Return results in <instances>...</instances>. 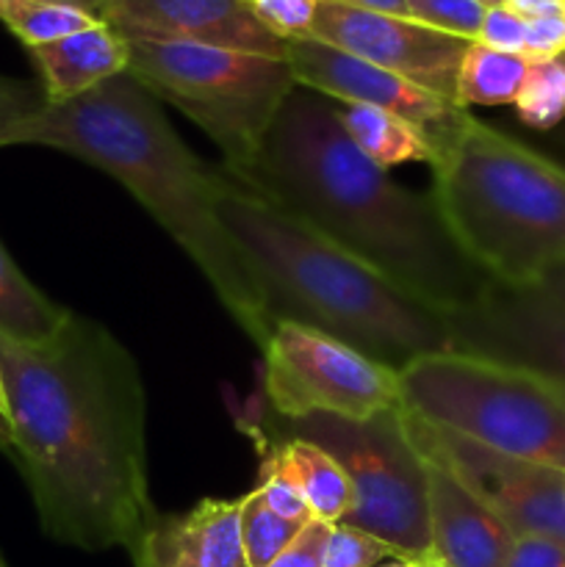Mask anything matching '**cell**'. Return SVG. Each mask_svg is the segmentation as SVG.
<instances>
[{
	"label": "cell",
	"instance_id": "d590c367",
	"mask_svg": "<svg viewBox=\"0 0 565 567\" xmlns=\"http://www.w3.org/2000/svg\"><path fill=\"white\" fill-rule=\"evenodd\" d=\"M0 452L11 457V415H9V399H6L3 385V369H0Z\"/></svg>",
	"mask_w": 565,
	"mask_h": 567
},
{
	"label": "cell",
	"instance_id": "ab89813d",
	"mask_svg": "<svg viewBox=\"0 0 565 567\" xmlns=\"http://www.w3.org/2000/svg\"><path fill=\"white\" fill-rule=\"evenodd\" d=\"M482 6H485V9H493V6H504V0H480Z\"/></svg>",
	"mask_w": 565,
	"mask_h": 567
},
{
	"label": "cell",
	"instance_id": "8d00e7d4",
	"mask_svg": "<svg viewBox=\"0 0 565 567\" xmlns=\"http://www.w3.org/2000/svg\"><path fill=\"white\" fill-rule=\"evenodd\" d=\"M537 288H541V291H546L548 297L557 299V302L565 305V260L563 264L554 266L552 271H546V277L537 282Z\"/></svg>",
	"mask_w": 565,
	"mask_h": 567
},
{
	"label": "cell",
	"instance_id": "4316f807",
	"mask_svg": "<svg viewBox=\"0 0 565 567\" xmlns=\"http://www.w3.org/2000/svg\"><path fill=\"white\" fill-rule=\"evenodd\" d=\"M382 559H399L391 546L347 524H332L325 567H377Z\"/></svg>",
	"mask_w": 565,
	"mask_h": 567
},
{
	"label": "cell",
	"instance_id": "2e32d148",
	"mask_svg": "<svg viewBox=\"0 0 565 567\" xmlns=\"http://www.w3.org/2000/svg\"><path fill=\"white\" fill-rule=\"evenodd\" d=\"M242 498H203L192 509L161 515L133 554L136 567H244Z\"/></svg>",
	"mask_w": 565,
	"mask_h": 567
},
{
	"label": "cell",
	"instance_id": "d6986e66",
	"mask_svg": "<svg viewBox=\"0 0 565 567\" xmlns=\"http://www.w3.org/2000/svg\"><path fill=\"white\" fill-rule=\"evenodd\" d=\"M72 310L44 297L0 244V336L22 347L50 343L70 321Z\"/></svg>",
	"mask_w": 565,
	"mask_h": 567
},
{
	"label": "cell",
	"instance_id": "f1b7e54d",
	"mask_svg": "<svg viewBox=\"0 0 565 567\" xmlns=\"http://www.w3.org/2000/svg\"><path fill=\"white\" fill-rule=\"evenodd\" d=\"M255 491L264 496V502L275 509L277 515L288 520H297V524H308L314 515H310L308 504H305L302 493L294 485V480L282 471L269 468V465H258V485Z\"/></svg>",
	"mask_w": 565,
	"mask_h": 567
},
{
	"label": "cell",
	"instance_id": "8fae6325",
	"mask_svg": "<svg viewBox=\"0 0 565 567\" xmlns=\"http://www.w3.org/2000/svg\"><path fill=\"white\" fill-rule=\"evenodd\" d=\"M452 347L518 365L565 393V305L537 286L487 282L480 297L446 313Z\"/></svg>",
	"mask_w": 565,
	"mask_h": 567
},
{
	"label": "cell",
	"instance_id": "6da1fadb",
	"mask_svg": "<svg viewBox=\"0 0 565 567\" xmlns=\"http://www.w3.org/2000/svg\"><path fill=\"white\" fill-rule=\"evenodd\" d=\"M11 463L50 540L136 554L158 518L147 474V393L120 338L72 313L42 347L0 336Z\"/></svg>",
	"mask_w": 565,
	"mask_h": 567
},
{
	"label": "cell",
	"instance_id": "7402d4cb",
	"mask_svg": "<svg viewBox=\"0 0 565 567\" xmlns=\"http://www.w3.org/2000/svg\"><path fill=\"white\" fill-rule=\"evenodd\" d=\"M0 22L31 50L86 31L105 20L78 0H9Z\"/></svg>",
	"mask_w": 565,
	"mask_h": 567
},
{
	"label": "cell",
	"instance_id": "30bf717a",
	"mask_svg": "<svg viewBox=\"0 0 565 567\" xmlns=\"http://www.w3.org/2000/svg\"><path fill=\"white\" fill-rule=\"evenodd\" d=\"M415 446L438 454L474 496H480L515 535L565 540V471L493 452L408 413Z\"/></svg>",
	"mask_w": 565,
	"mask_h": 567
},
{
	"label": "cell",
	"instance_id": "ba28073f",
	"mask_svg": "<svg viewBox=\"0 0 565 567\" xmlns=\"http://www.w3.org/2000/svg\"><path fill=\"white\" fill-rule=\"evenodd\" d=\"M127 72L205 131L230 172L253 164L282 100L297 86L291 64L271 55L150 39H127Z\"/></svg>",
	"mask_w": 565,
	"mask_h": 567
},
{
	"label": "cell",
	"instance_id": "ffe728a7",
	"mask_svg": "<svg viewBox=\"0 0 565 567\" xmlns=\"http://www.w3.org/2000/svg\"><path fill=\"white\" fill-rule=\"evenodd\" d=\"M336 114L355 147L382 169L410 164V161L432 164L435 158V147L430 138L402 116L352 103H336Z\"/></svg>",
	"mask_w": 565,
	"mask_h": 567
},
{
	"label": "cell",
	"instance_id": "e0dca14e",
	"mask_svg": "<svg viewBox=\"0 0 565 567\" xmlns=\"http://www.w3.org/2000/svg\"><path fill=\"white\" fill-rule=\"evenodd\" d=\"M48 103H66L127 72V39L109 22L28 50Z\"/></svg>",
	"mask_w": 565,
	"mask_h": 567
},
{
	"label": "cell",
	"instance_id": "5bb4252c",
	"mask_svg": "<svg viewBox=\"0 0 565 567\" xmlns=\"http://www.w3.org/2000/svg\"><path fill=\"white\" fill-rule=\"evenodd\" d=\"M100 17L125 39L194 42L286 59L288 42L271 37L247 0H103Z\"/></svg>",
	"mask_w": 565,
	"mask_h": 567
},
{
	"label": "cell",
	"instance_id": "83f0119b",
	"mask_svg": "<svg viewBox=\"0 0 565 567\" xmlns=\"http://www.w3.org/2000/svg\"><path fill=\"white\" fill-rule=\"evenodd\" d=\"M48 105L42 86L33 81H20V78L0 75V147L3 138L14 131L20 122L31 120L37 111Z\"/></svg>",
	"mask_w": 565,
	"mask_h": 567
},
{
	"label": "cell",
	"instance_id": "4dcf8cb0",
	"mask_svg": "<svg viewBox=\"0 0 565 567\" xmlns=\"http://www.w3.org/2000/svg\"><path fill=\"white\" fill-rule=\"evenodd\" d=\"M476 42L485 44V48L502 50V53L524 55L526 20L515 14V11H510L507 6H493V9L485 11Z\"/></svg>",
	"mask_w": 565,
	"mask_h": 567
},
{
	"label": "cell",
	"instance_id": "4fadbf2b",
	"mask_svg": "<svg viewBox=\"0 0 565 567\" xmlns=\"http://www.w3.org/2000/svg\"><path fill=\"white\" fill-rule=\"evenodd\" d=\"M286 61L291 64L299 86L314 89L336 103L371 105V109L402 116L410 125L419 127L435 150L452 136L465 114L460 105L446 103L438 94L319 39L305 37L288 42Z\"/></svg>",
	"mask_w": 565,
	"mask_h": 567
},
{
	"label": "cell",
	"instance_id": "44dd1931",
	"mask_svg": "<svg viewBox=\"0 0 565 567\" xmlns=\"http://www.w3.org/2000/svg\"><path fill=\"white\" fill-rule=\"evenodd\" d=\"M532 61L518 53L485 48L471 42L460 61L458 72V105L460 109H493V105H515Z\"/></svg>",
	"mask_w": 565,
	"mask_h": 567
},
{
	"label": "cell",
	"instance_id": "60d3db41",
	"mask_svg": "<svg viewBox=\"0 0 565 567\" xmlns=\"http://www.w3.org/2000/svg\"><path fill=\"white\" fill-rule=\"evenodd\" d=\"M6 3H9V0H0V14H3V9H6Z\"/></svg>",
	"mask_w": 565,
	"mask_h": 567
},
{
	"label": "cell",
	"instance_id": "e575fe53",
	"mask_svg": "<svg viewBox=\"0 0 565 567\" xmlns=\"http://www.w3.org/2000/svg\"><path fill=\"white\" fill-rule=\"evenodd\" d=\"M330 3L352 6V9H363V11H380V14H393V17H410L408 0H330Z\"/></svg>",
	"mask_w": 565,
	"mask_h": 567
},
{
	"label": "cell",
	"instance_id": "f546056e",
	"mask_svg": "<svg viewBox=\"0 0 565 567\" xmlns=\"http://www.w3.org/2000/svg\"><path fill=\"white\" fill-rule=\"evenodd\" d=\"M330 532L332 524L310 518L297 532V537L277 554V559L269 567H325V551L327 540H330Z\"/></svg>",
	"mask_w": 565,
	"mask_h": 567
},
{
	"label": "cell",
	"instance_id": "7c38bea8",
	"mask_svg": "<svg viewBox=\"0 0 565 567\" xmlns=\"http://www.w3.org/2000/svg\"><path fill=\"white\" fill-rule=\"evenodd\" d=\"M310 39L382 66L446 103L458 105V72L471 42L427 28L410 17L380 14L321 0Z\"/></svg>",
	"mask_w": 565,
	"mask_h": 567
},
{
	"label": "cell",
	"instance_id": "9a60e30c",
	"mask_svg": "<svg viewBox=\"0 0 565 567\" xmlns=\"http://www.w3.org/2000/svg\"><path fill=\"white\" fill-rule=\"evenodd\" d=\"M424 457L432 551L443 567H504L515 532L460 482L438 454Z\"/></svg>",
	"mask_w": 565,
	"mask_h": 567
},
{
	"label": "cell",
	"instance_id": "3957f363",
	"mask_svg": "<svg viewBox=\"0 0 565 567\" xmlns=\"http://www.w3.org/2000/svg\"><path fill=\"white\" fill-rule=\"evenodd\" d=\"M14 144L59 150L122 183L203 271L244 336L264 349L275 324L216 210L219 166H208L186 147L161 100L131 72L66 103H48L3 138V147Z\"/></svg>",
	"mask_w": 565,
	"mask_h": 567
},
{
	"label": "cell",
	"instance_id": "9c48e42d",
	"mask_svg": "<svg viewBox=\"0 0 565 567\" xmlns=\"http://www.w3.org/2000/svg\"><path fill=\"white\" fill-rule=\"evenodd\" d=\"M264 402L288 421H369L399 408L397 371L310 327L277 321L264 343Z\"/></svg>",
	"mask_w": 565,
	"mask_h": 567
},
{
	"label": "cell",
	"instance_id": "52a82bcc",
	"mask_svg": "<svg viewBox=\"0 0 565 567\" xmlns=\"http://www.w3.org/2000/svg\"><path fill=\"white\" fill-rule=\"evenodd\" d=\"M236 421L325 449L355 487V504L341 524L382 540L399 559H435L424 457L410 437L402 404L369 421L332 415L288 421L271 413L266 402H255L249 413H236Z\"/></svg>",
	"mask_w": 565,
	"mask_h": 567
},
{
	"label": "cell",
	"instance_id": "d6a6232c",
	"mask_svg": "<svg viewBox=\"0 0 565 567\" xmlns=\"http://www.w3.org/2000/svg\"><path fill=\"white\" fill-rule=\"evenodd\" d=\"M559 53H565V11L541 20H526L524 59L548 61Z\"/></svg>",
	"mask_w": 565,
	"mask_h": 567
},
{
	"label": "cell",
	"instance_id": "f35d334b",
	"mask_svg": "<svg viewBox=\"0 0 565 567\" xmlns=\"http://www.w3.org/2000/svg\"><path fill=\"white\" fill-rule=\"evenodd\" d=\"M78 3L89 6V9H92V11H97V14H100V9H103V0H78Z\"/></svg>",
	"mask_w": 565,
	"mask_h": 567
},
{
	"label": "cell",
	"instance_id": "484cf974",
	"mask_svg": "<svg viewBox=\"0 0 565 567\" xmlns=\"http://www.w3.org/2000/svg\"><path fill=\"white\" fill-rule=\"evenodd\" d=\"M321 0H247L255 20L282 42L310 37Z\"/></svg>",
	"mask_w": 565,
	"mask_h": 567
},
{
	"label": "cell",
	"instance_id": "74e56055",
	"mask_svg": "<svg viewBox=\"0 0 565 567\" xmlns=\"http://www.w3.org/2000/svg\"><path fill=\"white\" fill-rule=\"evenodd\" d=\"M386 567H443L438 559H397V563Z\"/></svg>",
	"mask_w": 565,
	"mask_h": 567
},
{
	"label": "cell",
	"instance_id": "7a4b0ae2",
	"mask_svg": "<svg viewBox=\"0 0 565 567\" xmlns=\"http://www.w3.org/2000/svg\"><path fill=\"white\" fill-rule=\"evenodd\" d=\"M230 175L443 313L469 308L491 282L458 247L435 199L366 158L336 100L314 89L288 92L253 164Z\"/></svg>",
	"mask_w": 565,
	"mask_h": 567
},
{
	"label": "cell",
	"instance_id": "5b68a950",
	"mask_svg": "<svg viewBox=\"0 0 565 567\" xmlns=\"http://www.w3.org/2000/svg\"><path fill=\"white\" fill-rule=\"evenodd\" d=\"M432 199L493 282L537 286L565 260V166L465 111L432 158Z\"/></svg>",
	"mask_w": 565,
	"mask_h": 567
},
{
	"label": "cell",
	"instance_id": "d4e9b609",
	"mask_svg": "<svg viewBox=\"0 0 565 567\" xmlns=\"http://www.w3.org/2000/svg\"><path fill=\"white\" fill-rule=\"evenodd\" d=\"M485 11L480 0H408L410 20L465 42H476Z\"/></svg>",
	"mask_w": 565,
	"mask_h": 567
},
{
	"label": "cell",
	"instance_id": "1f68e13d",
	"mask_svg": "<svg viewBox=\"0 0 565 567\" xmlns=\"http://www.w3.org/2000/svg\"><path fill=\"white\" fill-rule=\"evenodd\" d=\"M504 567H565V540L546 535H515Z\"/></svg>",
	"mask_w": 565,
	"mask_h": 567
},
{
	"label": "cell",
	"instance_id": "cb8c5ba5",
	"mask_svg": "<svg viewBox=\"0 0 565 567\" xmlns=\"http://www.w3.org/2000/svg\"><path fill=\"white\" fill-rule=\"evenodd\" d=\"M515 111L524 125L552 131L565 122V53L548 61H532L524 89L515 100Z\"/></svg>",
	"mask_w": 565,
	"mask_h": 567
},
{
	"label": "cell",
	"instance_id": "277c9868",
	"mask_svg": "<svg viewBox=\"0 0 565 567\" xmlns=\"http://www.w3.org/2000/svg\"><path fill=\"white\" fill-rule=\"evenodd\" d=\"M219 175L216 210L258 286L271 324L294 321L319 330L397 374L424 354L452 352L443 310L266 203L222 164Z\"/></svg>",
	"mask_w": 565,
	"mask_h": 567
},
{
	"label": "cell",
	"instance_id": "836d02e7",
	"mask_svg": "<svg viewBox=\"0 0 565 567\" xmlns=\"http://www.w3.org/2000/svg\"><path fill=\"white\" fill-rule=\"evenodd\" d=\"M504 6L524 20H541L565 11V0H504Z\"/></svg>",
	"mask_w": 565,
	"mask_h": 567
},
{
	"label": "cell",
	"instance_id": "ac0fdd59",
	"mask_svg": "<svg viewBox=\"0 0 565 567\" xmlns=\"http://www.w3.org/2000/svg\"><path fill=\"white\" fill-rule=\"evenodd\" d=\"M236 426L258 449V465H269L291 476L314 518L327 524H341L347 518L355 504V487L325 449L299 437L271 435L244 421H236Z\"/></svg>",
	"mask_w": 565,
	"mask_h": 567
},
{
	"label": "cell",
	"instance_id": "8992f818",
	"mask_svg": "<svg viewBox=\"0 0 565 567\" xmlns=\"http://www.w3.org/2000/svg\"><path fill=\"white\" fill-rule=\"evenodd\" d=\"M404 413L438 430L565 471V393L518 365L435 352L397 374Z\"/></svg>",
	"mask_w": 565,
	"mask_h": 567
},
{
	"label": "cell",
	"instance_id": "603a6c76",
	"mask_svg": "<svg viewBox=\"0 0 565 567\" xmlns=\"http://www.w3.org/2000/svg\"><path fill=\"white\" fill-rule=\"evenodd\" d=\"M302 526L277 515L253 487L247 496H242V515H238L244 567H269Z\"/></svg>",
	"mask_w": 565,
	"mask_h": 567
},
{
	"label": "cell",
	"instance_id": "b9f144b4",
	"mask_svg": "<svg viewBox=\"0 0 565 567\" xmlns=\"http://www.w3.org/2000/svg\"><path fill=\"white\" fill-rule=\"evenodd\" d=\"M0 567H9V565H6V559H3V557H0Z\"/></svg>",
	"mask_w": 565,
	"mask_h": 567
}]
</instances>
